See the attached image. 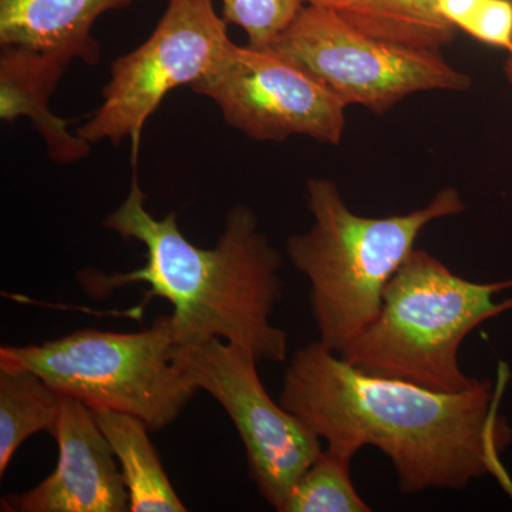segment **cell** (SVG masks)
Listing matches in <instances>:
<instances>
[{
  "label": "cell",
  "instance_id": "5b68a950",
  "mask_svg": "<svg viewBox=\"0 0 512 512\" xmlns=\"http://www.w3.org/2000/svg\"><path fill=\"white\" fill-rule=\"evenodd\" d=\"M171 315L133 333L84 329L42 345L2 346L0 366L25 367L60 396L110 409L163 430L198 392L174 365Z\"/></svg>",
  "mask_w": 512,
  "mask_h": 512
},
{
  "label": "cell",
  "instance_id": "d6986e66",
  "mask_svg": "<svg viewBox=\"0 0 512 512\" xmlns=\"http://www.w3.org/2000/svg\"><path fill=\"white\" fill-rule=\"evenodd\" d=\"M343 0H303L305 5L322 6V8L336 9Z\"/></svg>",
  "mask_w": 512,
  "mask_h": 512
},
{
  "label": "cell",
  "instance_id": "30bf717a",
  "mask_svg": "<svg viewBox=\"0 0 512 512\" xmlns=\"http://www.w3.org/2000/svg\"><path fill=\"white\" fill-rule=\"evenodd\" d=\"M49 434L59 447L56 470L32 490L3 497L2 511H130L119 463L89 406L62 396Z\"/></svg>",
  "mask_w": 512,
  "mask_h": 512
},
{
  "label": "cell",
  "instance_id": "5bb4252c",
  "mask_svg": "<svg viewBox=\"0 0 512 512\" xmlns=\"http://www.w3.org/2000/svg\"><path fill=\"white\" fill-rule=\"evenodd\" d=\"M336 12L367 36L410 49L440 50L457 35L439 0H343Z\"/></svg>",
  "mask_w": 512,
  "mask_h": 512
},
{
  "label": "cell",
  "instance_id": "3957f363",
  "mask_svg": "<svg viewBox=\"0 0 512 512\" xmlns=\"http://www.w3.org/2000/svg\"><path fill=\"white\" fill-rule=\"evenodd\" d=\"M312 227L286 241L296 271L308 278L319 342L343 352L376 319L390 279L414 251L431 222L466 211L456 188L437 192L426 207L409 214L357 215L338 185L326 178L306 183Z\"/></svg>",
  "mask_w": 512,
  "mask_h": 512
},
{
  "label": "cell",
  "instance_id": "8fae6325",
  "mask_svg": "<svg viewBox=\"0 0 512 512\" xmlns=\"http://www.w3.org/2000/svg\"><path fill=\"white\" fill-rule=\"evenodd\" d=\"M79 56L72 50H33L2 46L0 50V119H28L45 141L47 156L59 165L89 157L92 144L69 131L70 120L53 113L50 99L67 67Z\"/></svg>",
  "mask_w": 512,
  "mask_h": 512
},
{
  "label": "cell",
  "instance_id": "4fadbf2b",
  "mask_svg": "<svg viewBox=\"0 0 512 512\" xmlns=\"http://www.w3.org/2000/svg\"><path fill=\"white\" fill-rule=\"evenodd\" d=\"M92 412L119 463L130 498V511H187L161 466L146 424L116 410L92 409Z\"/></svg>",
  "mask_w": 512,
  "mask_h": 512
},
{
  "label": "cell",
  "instance_id": "6da1fadb",
  "mask_svg": "<svg viewBox=\"0 0 512 512\" xmlns=\"http://www.w3.org/2000/svg\"><path fill=\"white\" fill-rule=\"evenodd\" d=\"M508 382L501 363L497 383L477 379L464 392H437L362 372L316 340L293 355L279 404L326 450L352 460L366 446L382 451L403 494L458 490L490 476L512 498L503 463L512 429L500 412Z\"/></svg>",
  "mask_w": 512,
  "mask_h": 512
},
{
  "label": "cell",
  "instance_id": "52a82bcc",
  "mask_svg": "<svg viewBox=\"0 0 512 512\" xmlns=\"http://www.w3.org/2000/svg\"><path fill=\"white\" fill-rule=\"evenodd\" d=\"M228 23L214 0H167L146 42L114 60L101 104L76 130L87 143H133L136 163L141 134L161 101L177 87L201 80L225 52Z\"/></svg>",
  "mask_w": 512,
  "mask_h": 512
},
{
  "label": "cell",
  "instance_id": "9c48e42d",
  "mask_svg": "<svg viewBox=\"0 0 512 512\" xmlns=\"http://www.w3.org/2000/svg\"><path fill=\"white\" fill-rule=\"evenodd\" d=\"M195 93L217 104L225 123L255 141L305 136L339 146L345 104L328 87L271 47L229 43Z\"/></svg>",
  "mask_w": 512,
  "mask_h": 512
},
{
  "label": "cell",
  "instance_id": "8992f818",
  "mask_svg": "<svg viewBox=\"0 0 512 512\" xmlns=\"http://www.w3.org/2000/svg\"><path fill=\"white\" fill-rule=\"evenodd\" d=\"M271 49L301 66L346 107L376 116L414 93L466 92L471 79L440 50L410 49L367 36L336 9L303 5Z\"/></svg>",
  "mask_w": 512,
  "mask_h": 512
},
{
  "label": "cell",
  "instance_id": "2e32d148",
  "mask_svg": "<svg viewBox=\"0 0 512 512\" xmlns=\"http://www.w3.org/2000/svg\"><path fill=\"white\" fill-rule=\"evenodd\" d=\"M352 458L323 448L318 460L293 485L279 512H370L350 476Z\"/></svg>",
  "mask_w": 512,
  "mask_h": 512
},
{
  "label": "cell",
  "instance_id": "9a60e30c",
  "mask_svg": "<svg viewBox=\"0 0 512 512\" xmlns=\"http://www.w3.org/2000/svg\"><path fill=\"white\" fill-rule=\"evenodd\" d=\"M60 403L62 396L32 370L0 366V476L29 437L49 433Z\"/></svg>",
  "mask_w": 512,
  "mask_h": 512
},
{
  "label": "cell",
  "instance_id": "ffe728a7",
  "mask_svg": "<svg viewBox=\"0 0 512 512\" xmlns=\"http://www.w3.org/2000/svg\"><path fill=\"white\" fill-rule=\"evenodd\" d=\"M505 74H507L508 82H510L512 87V55H510V59H508L507 64H505Z\"/></svg>",
  "mask_w": 512,
  "mask_h": 512
},
{
  "label": "cell",
  "instance_id": "7c38bea8",
  "mask_svg": "<svg viewBox=\"0 0 512 512\" xmlns=\"http://www.w3.org/2000/svg\"><path fill=\"white\" fill-rule=\"evenodd\" d=\"M137 0H0V46L72 50L96 64L100 45L92 35L97 19Z\"/></svg>",
  "mask_w": 512,
  "mask_h": 512
},
{
  "label": "cell",
  "instance_id": "e0dca14e",
  "mask_svg": "<svg viewBox=\"0 0 512 512\" xmlns=\"http://www.w3.org/2000/svg\"><path fill=\"white\" fill-rule=\"evenodd\" d=\"M303 5V0H222V18L247 33L249 46L268 47Z\"/></svg>",
  "mask_w": 512,
  "mask_h": 512
},
{
  "label": "cell",
  "instance_id": "ba28073f",
  "mask_svg": "<svg viewBox=\"0 0 512 512\" xmlns=\"http://www.w3.org/2000/svg\"><path fill=\"white\" fill-rule=\"evenodd\" d=\"M171 359L227 412L244 444L249 477L266 503L281 511L293 485L322 454V440L271 399L248 350L208 338L174 345Z\"/></svg>",
  "mask_w": 512,
  "mask_h": 512
},
{
  "label": "cell",
  "instance_id": "ac0fdd59",
  "mask_svg": "<svg viewBox=\"0 0 512 512\" xmlns=\"http://www.w3.org/2000/svg\"><path fill=\"white\" fill-rule=\"evenodd\" d=\"M460 30L512 55V0H476Z\"/></svg>",
  "mask_w": 512,
  "mask_h": 512
},
{
  "label": "cell",
  "instance_id": "277c9868",
  "mask_svg": "<svg viewBox=\"0 0 512 512\" xmlns=\"http://www.w3.org/2000/svg\"><path fill=\"white\" fill-rule=\"evenodd\" d=\"M510 288L512 279L468 281L414 249L384 289L379 315L339 356L369 375L464 392L477 379L461 369V345L485 320L512 309V299L494 301Z\"/></svg>",
  "mask_w": 512,
  "mask_h": 512
},
{
  "label": "cell",
  "instance_id": "7a4b0ae2",
  "mask_svg": "<svg viewBox=\"0 0 512 512\" xmlns=\"http://www.w3.org/2000/svg\"><path fill=\"white\" fill-rule=\"evenodd\" d=\"M146 202L134 175L126 200L103 221L121 238L143 244L146 264L113 275L84 269L77 275L83 291L104 299L124 286L147 284L144 302L158 296L173 306L175 345L220 338L248 350L258 363L284 362L288 335L272 322L284 293V259L259 228L254 210L232 207L217 244L204 249L185 238L177 212L158 220Z\"/></svg>",
  "mask_w": 512,
  "mask_h": 512
}]
</instances>
